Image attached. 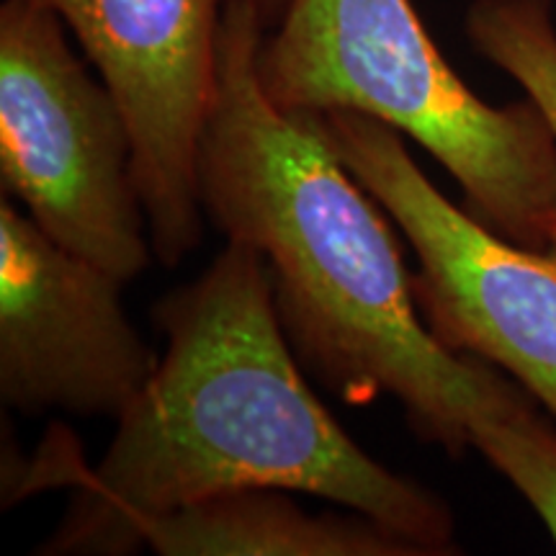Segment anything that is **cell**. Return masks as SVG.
Instances as JSON below:
<instances>
[{
  "mask_svg": "<svg viewBox=\"0 0 556 556\" xmlns=\"http://www.w3.org/2000/svg\"><path fill=\"white\" fill-rule=\"evenodd\" d=\"M165 353L93 469L80 467L47 556H124L150 520L227 490L274 486L364 513L428 556L458 554L451 507L371 458L304 379L261 250L227 240L152 307Z\"/></svg>",
  "mask_w": 556,
  "mask_h": 556,
  "instance_id": "cell-1",
  "label": "cell"
},
{
  "mask_svg": "<svg viewBox=\"0 0 556 556\" xmlns=\"http://www.w3.org/2000/svg\"><path fill=\"white\" fill-rule=\"evenodd\" d=\"M266 31L250 0H229L199 142L206 219L261 250L283 332L328 392L351 407L394 397L422 443L462 456L471 420L518 381L428 330L384 206L263 90Z\"/></svg>",
  "mask_w": 556,
  "mask_h": 556,
  "instance_id": "cell-2",
  "label": "cell"
},
{
  "mask_svg": "<svg viewBox=\"0 0 556 556\" xmlns=\"http://www.w3.org/2000/svg\"><path fill=\"white\" fill-rule=\"evenodd\" d=\"M258 75L283 111H356L415 139L500 238L556 242V139L531 99L492 106L454 73L413 0H289Z\"/></svg>",
  "mask_w": 556,
  "mask_h": 556,
  "instance_id": "cell-3",
  "label": "cell"
},
{
  "mask_svg": "<svg viewBox=\"0 0 556 556\" xmlns=\"http://www.w3.org/2000/svg\"><path fill=\"white\" fill-rule=\"evenodd\" d=\"M0 184L54 242L124 283L155 258L124 111L39 0L0 5Z\"/></svg>",
  "mask_w": 556,
  "mask_h": 556,
  "instance_id": "cell-4",
  "label": "cell"
},
{
  "mask_svg": "<svg viewBox=\"0 0 556 556\" xmlns=\"http://www.w3.org/2000/svg\"><path fill=\"white\" fill-rule=\"evenodd\" d=\"M302 114L405 235L438 343L497 366L556 417V242L518 245L451 204L397 129L356 111Z\"/></svg>",
  "mask_w": 556,
  "mask_h": 556,
  "instance_id": "cell-5",
  "label": "cell"
},
{
  "mask_svg": "<svg viewBox=\"0 0 556 556\" xmlns=\"http://www.w3.org/2000/svg\"><path fill=\"white\" fill-rule=\"evenodd\" d=\"M65 21L124 111L131 173L155 261L178 266L204 238L199 142L229 0H39Z\"/></svg>",
  "mask_w": 556,
  "mask_h": 556,
  "instance_id": "cell-6",
  "label": "cell"
},
{
  "mask_svg": "<svg viewBox=\"0 0 556 556\" xmlns=\"http://www.w3.org/2000/svg\"><path fill=\"white\" fill-rule=\"evenodd\" d=\"M122 278L0 199V397L21 413L119 417L160 358L129 323Z\"/></svg>",
  "mask_w": 556,
  "mask_h": 556,
  "instance_id": "cell-7",
  "label": "cell"
},
{
  "mask_svg": "<svg viewBox=\"0 0 556 556\" xmlns=\"http://www.w3.org/2000/svg\"><path fill=\"white\" fill-rule=\"evenodd\" d=\"M287 492L248 486L197 500L150 520L144 546L160 556H428L364 513H309Z\"/></svg>",
  "mask_w": 556,
  "mask_h": 556,
  "instance_id": "cell-8",
  "label": "cell"
},
{
  "mask_svg": "<svg viewBox=\"0 0 556 556\" xmlns=\"http://www.w3.org/2000/svg\"><path fill=\"white\" fill-rule=\"evenodd\" d=\"M471 47L510 75L544 114L556 139V21L552 0H471Z\"/></svg>",
  "mask_w": 556,
  "mask_h": 556,
  "instance_id": "cell-9",
  "label": "cell"
},
{
  "mask_svg": "<svg viewBox=\"0 0 556 556\" xmlns=\"http://www.w3.org/2000/svg\"><path fill=\"white\" fill-rule=\"evenodd\" d=\"M469 446L526 497L556 544V430L539 415L536 400L513 387L471 420Z\"/></svg>",
  "mask_w": 556,
  "mask_h": 556,
  "instance_id": "cell-10",
  "label": "cell"
},
{
  "mask_svg": "<svg viewBox=\"0 0 556 556\" xmlns=\"http://www.w3.org/2000/svg\"><path fill=\"white\" fill-rule=\"evenodd\" d=\"M250 3L258 9L263 24H266V29H274V26L278 24V18H281V13L287 11L289 0H250Z\"/></svg>",
  "mask_w": 556,
  "mask_h": 556,
  "instance_id": "cell-11",
  "label": "cell"
}]
</instances>
